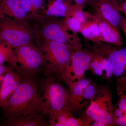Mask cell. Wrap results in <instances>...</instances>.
Here are the masks:
<instances>
[{
    "label": "cell",
    "mask_w": 126,
    "mask_h": 126,
    "mask_svg": "<svg viewBox=\"0 0 126 126\" xmlns=\"http://www.w3.org/2000/svg\"><path fill=\"white\" fill-rule=\"evenodd\" d=\"M11 69L5 75L0 88V107L8 101L22 81L21 75Z\"/></svg>",
    "instance_id": "5bb4252c"
},
{
    "label": "cell",
    "mask_w": 126,
    "mask_h": 126,
    "mask_svg": "<svg viewBox=\"0 0 126 126\" xmlns=\"http://www.w3.org/2000/svg\"><path fill=\"white\" fill-rule=\"evenodd\" d=\"M125 116H126V113H125Z\"/></svg>",
    "instance_id": "e575fe53"
},
{
    "label": "cell",
    "mask_w": 126,
    "mask_h": 126,
    "mask_svg": "<svg viewBox=\"0 0 126 126\" xmlns=\"http://www.w3.org/2000/svg\"><path fill=\"white\" fill-rule=\"evenodd\" d=\"M120 27L122 30L126 37V18L122 16L120 22Z\"/></svg>",
    "instance_id": "f1b7e54d"
},
{
    "label": "cell",
    "mask_w": 126,
    "mask_h": 126,
    "mask_svg": "<svg viewBox=\"0 0 126 126\" xmlns=\"http://www.w3.org/2000/svg\"><path fill=\"white\" fill-rule=\"evenodd\" d=\"M93 57L90 46L85 48L75 50L70 62L60 76L69 89L76 85L84 77Z\"/></svg>",
    "instance_id": "9c48e42d"
},
{
    "label": "cell",
    "mask_w": 126,
    "mask_h": 126,
    "mask_svg": "<svg viewBox=\"0 0 126 126\" xmlns=\"http://www.w3.org/2000/svg\"><path fill=\"white\" fill-rule=\"evenodd\" d=\"M36 23L38 36L50 40L65 44L73 49L82 48L80 39L77 34L69 33L64 19L39 15L33 19Z\"/></svg>",
    "instance_id": "3957f363"
},
{
    "label": "cell",
    "mask_w": 126,
    "mask_h": 126,
    "mask_svg": "<svg viewBox=\"0 0 126 126\" xmlns=\"http://www.w3.org/2000/svg\"><path fill=\"white\" fill-rule=\"evenodd\" d=\"M49 126H88L90 123L86 116L77 118L72 112L66 109L59 111L49 116Z\"/></svg>",
    "instance_id": "4fadbf2b"
},
{
    "label": "cell",
    "mask_w": 126,
    "mask_h": 126,
    "mask_svg": "<svg viewBox=\"0 0 126 126\" xmlns=\"http://www.w3.org/2000/svg\"><path fill=\"white\" fill-rule=\"evenodd\" d=\"M31 5V10L29 15L30 19L32 20L40 15L38 14L39 10L43 4L42 0H29Z\"/></svg>",
    "instance_id": "603a6c76"
},
{
    "label": "cell",
    "mask_w": 126,
    "mask_h": 126,
    "mask_svg": "<svg viewBox=\"0 0 126 126\" xmlns=\"http://www.w3.org/2000/svg\"><path fill=\"white\" fill-rule=\"evenodd\" d=\"M126 113L122 111L117 107L114 108V120L117 118L120 117L124 115Z\"/></svg>",
    "instance_id": "4316f807"
},
{
    "label": "cell",
    "mask_w": 126,
    "mask_h": 126,
    "mask_svg": "<svg viewBox=\"0 0 126 126\" xmlns=\"http://www.w3.org/2000/svg\"><path fill=\"white\" fill-rule=\"evenodd\" d=\"M13 69L10 66H7L4 64L0 65V88L5 75L9 70Z\"/></svg>",
    "instance_id": "d4e9b609"
},
{
    "label": "cell",
    "mask_w": 126,
    "mask_h": 126,
    "mask_svg": "<svg viewBox=\"0 0 126 126\" xmlns=\"http://www.w3.org/2000/svg\"><path fill=\"white\" fill-rule=\"evenodd\" d=\"M99 88L94 83L92 82L89 84L84 89L82 97V104L84 105L85 102L90 101L95 96Z\"/></svg>",
    "instance_id": "44dd1931"
},
{
    "label": "cell",
    "mask_w": 126,
    "mask_h": 126,
    "mask_svg": "<svg viewBox=\"0 0 126 126\" xmlns=\"http://www.w3.org/2000/svg\"><path fill=\"white\" fill-rule=\"evenodd\" d=\"M117 5L118 2L113 0H90L88 4L94 15L106 20L118 28L120 27L122 16Z\"/></svg>",
    "instance_id": "30bf717a"
},
{
    "label": "cell",
    "mask_w": 126,
    "mask_h": 126,
    "mask_svg": "<svg viewBox=\"0 0 126 126\" xmlns=\"http://www.w3.org/2000/svg\"><path fill=\"white\" fill-rule=\"evenodd\" d=\"M98 43L107 57L116 79L118 95L121 96L126 89V48L118 49L100 41Z\"/></svg>",
    "instance_id": "ba28073f"
},
{
    "label": "cell",
    "mask_w": 126,
    "mask_h": 126,
    "mask_svg": "<svg viewBox=\"0 0 126 126\" xmlns=\"http://www.w3.org/2000/svg\"><path fill=\"white\" fill-rule=\"evenodd\" d=\"M92 82L89 79L83 77L76 85L69 89L66 109L73 112L83 108L82 95L84 89Z\"/></svg>",
    "instance_id": "2e32d148"
},
{
    "label": "cell",
    "mask_w": 126,
    "mask_h": 126,
    "mask_svg": "<svg viewBox=\"0 0 126 126\" xmlns=\"http://www.w3.org/2000/svg\"><path fill=\"white\" fill-rule=\"evenodd\" d=\"M67 10V4L65 1L55 0L49 6L46 13L48 16H65Z\"/></svg>",
    "instance_id": "ffe728a7"
},
{
    "label": "cell",
    "mask_w": 126,
    "mask_h": 126,
    "mask_svg": "<svg viewBox=\"0 0 126 126\" xmlns=\"http://www.w3.org/2000/svg\"><path fill=\"white\" fill-rule=\"evenodd\" d=\"M113 0L115 1H116V2H118V1H119L120 0Z\"/></svg>",
    "instance_id": "d6a6232c"
},
{
    "label": "cell",
    "mask_w": 126,
    "mask_h": 126,
    "mask_svg": "<svg viewBox=\"0 0 126 126\" xmlns=\"http://www.w3.org/2000/svg\"><path fill=\"white\" fill-rule=\"evenodd\" d=\"M90 47L92 52L93 57L88 71H90L93 74L110 81L113 76L112 72L107 57L98 42H93Z\"/></svg>",
    "instance_id": "8fae6325"
},
{
    "label": "cell",
    "mask_w": 126,
    "mask_h": 126,
    "mask_svg": "<svg viewBox=\"0 0 126 126\" xmlns=\"http://www.w3.org/2000/svg\"><path fill=\"white\" fill-rule=\"evenodd\" d=\"M45 116L40 113L21 115L7 120V123L10 126H45Z\"/></svg>",
    "instance_id": "e0dca14e"
},
{
    "label": "cell",
    "mask_w": 126,
    "mask_h": 126,
    "mask_svg": "<svg viewBox=\"0 0 126 126\" xmlns=\"http://www.w3.org/2000/svg\"><path fill=\"white\" fill-rule=\"evenodd\" d=\"M0 7L5 15L18 22L28 23L31 20L21 0H0Z\"/></svg>",
    "instance_id": "9a60e30c"
},
{
    "label": "cell",
    "mask_w": 126,
    "mask_h": 126,
    "mask_svg": "<svg viewBox=\"0 0 126 126\" xmlns=\"http://www.w3.org/2000/svg\"><path fill=\"white\" fill-rule=\"evenodd\" d=\"M86 117L90 123L92 121H97L107 126L115 125L112 95L108 87L99 88L96 94L90 101L86 111Z\"/></svg>",
    "instance_id": "52a82bcc"
},
{
    "label": "cell",
    "mask_w": 126,
    "mask_h": 126,
    "mask_svg": "<svg viewBox=\"0 0 126 126\" xmlns=\"http://www.w3.org/2000/svg\"><path fill=\"white\" fill-rule=\"evenodd\" d=\"M90 126H106V124L101 122L97 121H92L90 123Z\"/></svg>",
    "instance_id": "f546056e"
},
{
    "label": "cell",
    "mask_w": 126,
    "mask_h": 126,
    "mask_svg": "<svg viewBox=\"0 0 126 126\" xmlns=\"http://www.w3.org/2000/svg\"><path fill=\"white\" fill-rule=\"evenodd\" d=\"M16 68V70L25 77H33L45 66L42 50L33 43L14 49Z\"/></svg>",
    "instance_id": "8992f818"
},
{
    "label": "cell",
    "mask_w": 126,
    "mask_h": 126,
    "mask_svg": "<svg viewBox=\"0 0 126 126\" xmlns=\"http://www.w3.org/2000/svg\"><path fill=\"white\" fill-rule=\"evenodd\" d=\"M120 96L116 107L126 113V95L123 94Z\"/></svg>",
    "instance_id": "cb8c5ba5"
},
{
    "label": "cell",
    "mask_w": 126,
    "mask_h": 126,
    "mask_svg": "<svg viewBox=\"0 0 126 126\" xmlns=\"http://www.w3.org/2000/svg\"><path fill=\"white\" fill-rule=\"evenodd\" d=\"M38 36L36 27L28 23L18 22L6 16L0 19V42L7 43L14 48L33 43Z\"/></svg>",
    "instance_id": "5b68a950"
},
{
    "label": "cell",
    "mask_w": 126,
    "mask_h": 126,
    "mask_svg": "<svg viewBox=\"0 0 126 126\" xmlns=\"http://www.w3.org/2000/svg\"><path fill=\"white\" fill-rule=\"evenodd\" d=\"M89 1L90 0H74L75 4L82 9L88 6Z\"/></svg>",
    "instance_id": "484cf974"
},
{
    "label": "cell",
    "mask_w": 126,
    "mask_h": 126,
    "mask_svg": "<svg viewBox=\"0 0 126 126\" xmlns=\"http://www.w3.org/2000/svg\"><path fill=\"white\" fill-rule=\"evenodd\" d=\"M69 91L53 77L44 79L34 99L22 115L40 113L49 116L66 109Z\"/></svg>",
    "instance_id": "6da1fadb"
},
{
    "label": "cell",
    "mask_w": 126,
    "mask_h": 126,
    "mask_svg": "<svg viewBox=\"0 0 126 126\" xmlns=\"http://www.w3.org/2000/svg\"><path fill=\"white\" fill-rule=\"evenodd\" d=\"M79 33L87 41H92L93 43L99 41L104 43L99 27L94 21L87 20L85 23L82 24Z\"/></svg>",
    "instance_id": "ac0fdd59"
},
{
    "label": "cell",
    "mask_w": 126,
    "mask_h": 126,
    "mask_svg": "<svg viewBox=\"0 0 126 126\" xmlns=\"http://www.w3.org/2000/svg\"><path fill=\"white\" fill-rule=\"evenodd\" d=\"M36 41L44 54L46 73L49 75L55 74L60 78L75 50L64 43L39 36Z\"/></svg>",
    "instance_id": "7a4b0ae2"
},
{
    "label": "cell",
    "mask_w": 126,
    "mask_h": 126,
    "mask_svg": "<svg viewBox=\"0 0 126 126\" xmlns=\"http://www.w3.org/2000/svg\"><path fill=\"white\" fill-rule=\"evenodd\" d=\"M64 19L69 30L72 31L73 33H79L81 31L82 24L79 22L73 17L69 16H65Z\"/></svg>",
    "instance_id": "7402d4cb"
},
{
    "label": "cell",
    "mask_w": 126,
    "mask_h": 126,
    "mask_svg": "<svg viewBox=\"0 0 126 126\" xmlns=\"http://www.w3.org/2000/svg\"><path fill=\"white\" fill-rule=\"evenodd\" d=\"M38 84L32 77H25L1 107L7 120L22 115L36 97Z\"/></svg>",
    "instance_id": "277c9868"
},
{
    "label": "cell",
    "mask_w": 126,
    "mask_h": 126,
    "mask_svg": "<svg viewBox=\"0 0 126 126\" xmlns=\"http://www.w3.org/2000/svg\"><path fill=\"white\" fill-rule=\"evenodd\" d=\"M6 16L3 14L2 10H1V9L0 7V19L4 18Z\"/></svg>",
    "instance_id": "4dcf8cb0"
},
{
    "label": "cell",
    "mask_w": 126,
    "mask_h": 126,
    "mask_svg": "<svg viewBox=\"0 0 126 126\" xmlns=\"http://www.w3.org/2000/svg\"><path fill=\"white\" fill-rule=\"evenodd\" d=\"M64 1H69V2H71V1H74V0H64Z\"/></svg>",
    "instance_id": "1f68e13d"
},
{
    "label": "cell",
    "mask_w": 126,
    "mask_h": 126,
    "mask_svg": "<svg viewBox=\"0 0 126 126\" xmlns=\"http://www.w3.org/2000/svg\"><path fill=\"white\" fill-rule=\"evenodd\" d=\"M117 9L119 12H121L126 16V1H123L120 4H118Z\"/></svg>",
    "instance_id": "83f0119b"
},
{
    "label": "cell",
    "mask_w": 126,
    "mask_h": 126,
    "mask_svg": "<svg viewBox=\"0 0 126 126\" xmlns=\"http://www.w3.org/2000/svg\"><path fill=\"white\" fill-rule=\"evenodd\" d=\"M14 48L7 43L0 42V65L7 63L13 69L16 68Z\"/></svg>",
    "instance_id": "d6986e66"
},
{
    "label": "cell",
    "mask_w": 126,
    "mask_h": 126,
    "mask_svg": "<svg viewBox=\"0 0 126 126\" xmlns=\"http://www.w3.org/2000/svg\"><path fill=\"white\" fill-rule=\"evenodd\" d=\"M84 13L87 19L94 21L97 23L103 39L104 43L119 47L122 46V40L117 28L108 21L97 17L91 12L85 11Z\"/></svg>",
    "instance_id": "7c38bea8"
},
{
    "label": "cell",
    "mask_w": 126,
    "mask_h": 126,
    "mask_svg": "<svg viewBox=\"0 0 126 126\" xmlns=\"http://www.w3.org/2000/svg\"><path fill=\"white\" fill-rule=\"evenodd\" d=\"M123 0V1H126V0Z\"/></svg>",
    "instance_id": "836d02e7"
}]
</instances>
